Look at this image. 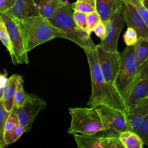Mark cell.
<instances>
[{"mask_svg":"<svg viewBox=\"0 0 148 148\" xmlns=\"http://www.w3.org/2000/svg\"><path fill=\"white\" fill-rule=\"evenodd\" d=\"M72 135L79 148H111L112 138L106 137L102 132Z\"/></svg>","mask_w":148,"mask_h":148,"instance_id":"cell-14","label":"cell"},{"mask_svg":"<svg viewBox=\"0 0 148 148\" xmlns=\"http://www.w3.org/2000/svg\"><path fill=\"white\" fill-rule=\"evenodd\" d=\"M9 114L10 112L5 109L2 102L0 101V148L6 146L4 139V134L6 122Z\"/></svg>","mask_w":148,"mask_h":148,"instance_id":"cell-22","label":"cell"},{"mask_svg":"<svg viewBox=\"0 0 148 148\" xmlns=\"http://www.w3.org/2000/svg\"><path fill=\"white\" fill-rule=\"evenodd\" d=\"M77 1H84L86 2H88L93 6H95V0H77Z\"/></svg>","mask_w":148,"mask_h":148,"instance_id":"cell-35","label":"cell"},{"mask_svg":"<svg viewBox=\"0 0 148 148\" xmlns=\"http://www.w3.org/2000/svg\"><path fill=\"white\" fill-rule=\"evenodd\" d=\"M63 0H39L38 3L40 15L49 18L60 8L66 5Z\"/></svg>","mask_w":148,"mask_h":148,"instance_id":"cell-18","label":"cell"},{"mask_svg":"<svg viewBox=\"0 0 148 148\" xmlns=\"http://www.w3.org/2000/svg\"><path fill=\"white\" fill-rule=\"evenodd\" d=\"M16 0H0V11H8L15 3Z\"/></svg>","mask_w":148,"mask_h":148,"instance_id":"cell-33","label":"cell"},{"mask_svg":"<svg viewBox=\"0 0 148 148\" xmlns=\"http://www.w3.org/2000/svg\"><path fill=\"white\" fill-rule=\"evenodd\" d=\"M119 138L124 148H142L144 145L140 136L131 130L122 132Z\"/></svg>","mask_w":148,"mask_h":148,"instance_id":"cell-19","label":"cell"},{"mask_svg":"<svg viewBox=\"0 0 148 148\" xmlns=\"http://www.w3.org/2000/svg\"><path fill=\"white\" fill-rule=\"evenodd\" d=\"M83 50L88 63L91 81V95L87 105L93 107L106 105L124 110L127 106L116 99L104 79L98 62L96 49L85 48Z\"/></svg>","mask_w":148,"mask_h":148,"instance_id":"cell-1","label":"cell"},{"mask_svg":"<svg viewBox=\"0 0 148 148\" xmlns=\"http://www.w3.org/2000/svg\"><path fill=\"white\" fill-rule=\"evenodd\" d=\"M20 124L18 118L17 116V114L13 112H11L7 119L6 124H5V132L8 131L12 129L13 128L15 127L16 126Z\"/></svg>","mask_w":148,"mask_h":148,"instance_id":"cell-31","label":"cell"},{"mask_svg":"<svg viewBox=\"0 0 148 148\" xmlns=\"http://www.w3.org/2000/svg\"><path fill=\"white\" fill-rule=\"evenodd\" d=\"M135 132L140 136L143 144L148 146V114L143 120Z\"/></svg>","mask_w":148,"mask_h":148,"instance_id":"cell-29","label":"cell"},{"mask_svg":"<svg viewBox=\"0 0 148 148\" xmlns=\"http://www.w3.org/2000/svg\"><path fill=\"white\" fill-rule=\"evenodd\" d=\"M142 2L145 8L148 10V0H143Z\"/></svg>","mask_w":148,"mask_h":148,"instance_id":"cell-36","label":"cell"},{"mask_svg":"<svg viewBox=\"0 0 148 148\" xmlns=\"http://www.w3.org/2000/svg\"><path fill=\"white\" fill-rule=\"evenodd\" d=\"M68 110L71 117L68 134H93L103 131L102 119L97 107H75Z\"/></svg>","mask_w":148,"mask_h":148,"instance_id":"cell-4","label":"cell"},{"mask_svg":"<svg viewBox=\"0 0 148 148\" xmlns=\"http://www.w3.org/2000/svg\"><path fill=\"white\" fill-rule=\"evenodd\" d=\"M23 83V82H19L17 85L12 110L17 109L22 105L28 97V93L25 92Z\"/></svg>","mask_w":148,"mask_h":148,"instance_id":"cell-23","label":"cell"},{"mask_svg":"<svg viewBox=\"0 0 148 148\" xmlns=\"http://www.w3.org/2000/svg\"><path fill=\"white\" fill-rule=\"evenodd\" d=\"M73 17L75 22L76 23L77 25L83 31L90 34L88 31L87 23V14L81 12L74 10L73 13Z\"/></svg>","mask_w":148,"mask_h":148,"instance_id":"cell-27","label":"cell"},{"mask_svg":"<svg viewBox=\"0 0 148 148\" xmlns=\"http://www.w3.org/2000/svg\"><path fill=\"white\" fill-rule=\"evenodd\" d=\"M0 41L2 42L3 45L6 47V49H7V50L8 51L10 56L12 52V48L10 40L9 38V36L7 29L3 22L1 19V18H0Z\"/></svg>","mask_w":148,"mask_h":148,"instance_id":"cell-24","label":"cell"},{"mask_svg":"<svg viewBox=\"0 0 148 148\" xmlns=\"http://www.w3.org/2000/svg\"><path fill=\"white\" fill-rule=\"evenodd\" d=\"M120 9L127 27L134 28L139 37L148 38V27L134 6L121 1Z\"/></svg>","mask_w":148,"mask_h":148,"instance_id":"cell-13","label":"cell"},{"mask_svg":"<svg viewBox=\"0 0 148 148\" xmlns=\"http://www.w3.org/2000/svg\"><path fill=\"white\" fill-rule=\"evenodd\" d=\"M102 119L103 130L102 131L106 137L119 138L120 134L130 130L123 110L101 105L97 107Z\"/></svg>","mask_w":148,"mask_h":148,"instance_id":"cell-8","label":"cell"},{"mask_svg":"<svg viewBox=\"0 0 148 148\" xmlns=\"http://www.w3.org/2000/svg\"><path fill=\"white\" fill-rule=\"evenodd\" d=\"M141 1H143V0H141Z\"/></svg>","mask_w":148,"mask_h":148,"instance_id":"cell-38","label":"cell"},{"mask_svg":"<svg viewBox=\"0 0 148 148\" xmlns=\"http://www.w3.org/2000/svg\"><path fill=\"white\" fill-rule=\"evenodd\" d=\"M132 5L139 13L146 24L148 27V10L143 5L141 0H121Z\"/></svg>","mask_w":148,"mask_h":148,"instance_id":"cell-25","label":"cell"},{"mask_svg":"<svg viewBox=\"0 0 148 148\" xmlns=\"http://www.w3.org/2000/svg\"><path fill=\"white\" fill-rule=\"evenodd\" d=\"M121 5L115 0H95L96 11L104 24L111 18L114 13L120 9Z\"/></svg>","mask_w":148,"mask_h":148,"instance_id":"cell-17","label":"cell"},{"mask_svg":"<svg viewBox=\"0 0 148 148\" xmlns=\"http://www.w3.org/2000/svg\"><path fill=\"white\" fill-rule=\"evenodd\" d=\"M19 82H24L23 76L17 74H13L8 78V83L4 92L2 102L5 109L11 112L13 107V101L17 85Z\"/></svg>","mask_w":148,"mask_h":148,"instance_id":"cell-16","label":"cell"},{"mask_svg":"<svg viewBox=\"0 0 148 148\" xmlns=\"http://www.w3.org/2000/svg\"><path fill=\"white\" fill-rule=\"evenodd\" d=\"M139 38L137 32L132 28L128 27L123 35V39L127 46H134Z\"/></svg>","mask_w":148,"mask_h":148,"instance_id":"cell-28","label":"cell"},{"mask_svg":"<svg viewBox=\"0 0 148 148\" xmlns=\"http://www.w3.org/2000/svg\"><path fill=\"white\" fill-rule=\"evenodd\" d=\"M71 5L73 10L81 12L86 14L96 10L95 6L84 1L77 0L75 2L71 3Z\"/></svg>","mask_w":148,"mask_h":148,"instance_id":"cell-26","label":"cell"},{"mask_svg":"<svg viewBox=\"0 0 148 148\" xmlns=\"http://www.w3.org/2000/svg\"><path fill=\"white\" fill-rule=\"evenodd\" d=\"M123 111L130 130L135 132L148 114V95L127 106Z\"/></svg>","mask_w":148,"mask_h":148,"instance_id":"cell-12","label":"cell"},{"mask_svg":"<svg viewBox=\"0 0 148 148\" xmlns=\"http://www.w3.org/2000/svg\"><path fill=\"white\" fill-rule=\"evenodd\" d=\"M27 52L55 38L65 39V33L41 15L18 20Z\"/></svg>","mask_w":148,"mask_h":148,"instance_id":"cell-2","label":"cell"},{"mask_svg":"<svg viewBox=\"0 0 148 148\" xmlns=\"http://www.w3.org/2000/svg\"><path fill=\"white\" fill-rule=\"evenodd\" d=\"M46 106V101L38 95L28 94L23 104L12 112L17 114L20 124L24 128L26 132L30 130L36 117L41 110L45 109Z\"/></svg>","mask_w":148,"mask_h":148,"instance_id":"cell-9","label":"cell"},{"mask_svg":"<svg viewBox=\"0 0 148 148\" xmlns=\"http://www.w3.org/2000/svg\"><path fill=\"white\" fill-rule=\"evenodd\" d=\"M95 49L101 69L106 82L112 90L116 99L125 105L116 87V80L120 65V52L118 51L116 52H108L98 45H96Z\"/></svg>","mask_w":148,"mask_h":148,"instance_id":"cell-7","label":"cell"},{"mask_svg":"<svg viewBox=\"0 0 148 148\" xmlns=\"http://www.w3.org/2000/svg\"><path fill=\"white\" fill-rule=\"evenodd\" d=\"M0 18L3 22L10 40L12 52L10 56L13 65L29 64L28 52L25 50L23 34L17 20L8 11H0Z\"/></svg>","mask_w":148,"mask_h":148,"instance_id":"cell-6","label":"cell"},{"mask_svg":"<svg viewBox=\"0 0 148 148\" xmlns=\"http://www.w3.org/2000/svg\"><path fill=\"white\" fill-rule=\"evenodd\" d=\"M148 95V61L143 64L124 99L127 106Z\"/></svg>","mask_w":148,"mask_h":148,"instance_id":"cell-11","label":"cell"},{"mask_svg":"<svg viewBox=\"0 0 148 148\" xmlns=\"http://www.w3.org/2000/svg\"><path fill=\"white\" fill-rule=\"evenodd\" d=\"M73 11L71 3H66L47 19L53 25L65 33L66 39L74 42L83 49H95L96 45L91 38V34L82 30L75 22Z\"/></svg>","mask_w":148,"mask_h":148,"instance_id":"cell-3","label":"cell"},{"mask_svg":"<svg viewBox=\"0 0 148 148\" xmlns=\"http://www.w3.org/2000/svg\"><path fill=\"white\" fill-rule=\"evenodd\" d=\"M134 54L140 66L148 61V38L139 37L134 45Z\"/></svg>","mask_w":148,"mask_h":148,"instance_id":"cell-20","label":"cell"},{"mask_svg":"<svg viewBox=\"0 0 148 148\" xmlns=\"http://www.w3.org/2000/svg\"><path fill=\"white\" fill-rule=\"evenodd\" d=\"M124 23V18L121 9H119L105 24L106 27L105 35L97 45L108 52L117 51L118 40Z\"/></svg>","mask_w":148,"mask_h":148,"instance_id":"cell-10","label":"cell"},{"mask_svg":"<svg viewBox=\"0 0 148 148\" xmlns=\"http://www.w3.org/2000/svg\"><path fill=\"white\" fill-rule=\"evenodd\" d=\"M92 32H94L95 35L101 39V40H102L105 35L106 32L105 25L103 23L100 21L94 27Z\"/></svg>","mask_w":148,"mask_h":148,"instance_id":"cell-32","label":"cell"},{"mask_svg":"<svg viewBox=\"0 0 148 148\" xmlns=\"http://www.w3.org/2000/svg\"><path fill=\"white\" fill-rule=\"evenodd\" d=\"M120 65L116 80V87L124 101L140 66L135 56L134 46H127L124 50L120 53Z\"/></svg>","mask_w":148,"mask_h":148,"instance_id":"cell-5","label":"cell"},{"mask_svg":"<svg viewBox=\"0 0 148 148\" xmlns=\"http://www.w3.org/2000/svg\"><path fill=\"white\" fill-rule=\"evenodd\" d=\"M100 21V16L96 10L87 13V23L88 31L90 34L92 32L94 27Z\"/></svg>","mask_w":148,"mask_h":148,"instance_id":"cell-30","label":"cell"},{"mask_svg":"<svg viewBox=\"0 0 148 148\" xmlns=\"http://www.w3.org/2000/svg\"><path fill=\"white\" fill-rule=\"evenodd\" d=\"M24 132H25V130L20 124L16 126L8 131L5 132L4 139L6 146L15 142Z\"/></svg>","mask_w":148,"mask_h":148,"instance_id":"cell-21","label":"cell"},{"mask_svg":"<svg viewBox=\"0 0 148 148\" xmlns=\"http://www.w3.org/2000/svg\"><path fill=\"white\" fill-rule=\"evenodd\" d=\"M8 12L18 20L39 15L38 3L34 0H16Z\"/></svg>","mask_w":148,"mask_h":148,"instance_id":"cell-15","label":"cell"},{"mask_svg":"<svg viewBox=\"0 0 148 148\" xmlns=\"http://www.w3.org/2000/svg\"><path fill=\"white\" fill-rule=\"evenodd\" d=\"M8 83L7 73H2L0 72V88H6Z\"/></svg>","mask_w":148,"mask_h":148,"instance_id":"cell-34","label":"cell"},{"mask_svg":"<svg viewBox=\"0 0 148 148\" xmlns=\"http://www.w3.org/2000/svg\"><path fill=\"white\" fill-rule=\"evenodd\" d=\"M115 1L119 5H121V0H115Z\"/></svg>","mask_w":148,"mask_h":148,"instance_id":"cell-37","label":"cell"}]
</instances>
